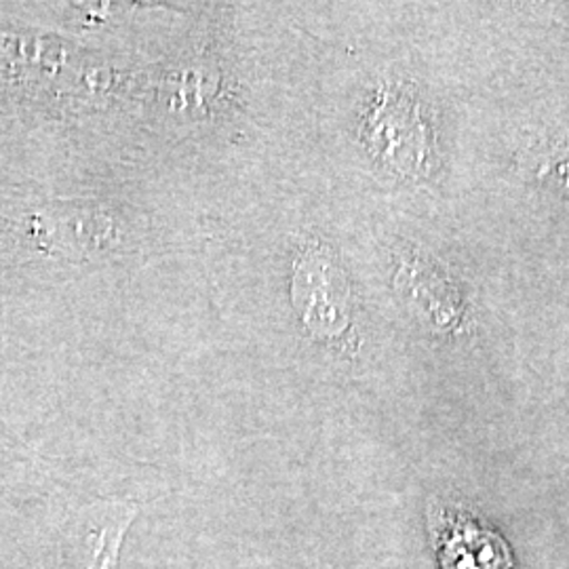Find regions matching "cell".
Listing matches in <instances>:
<instances>
[{
	"mask_svg": "<svg viewBox=\"0 0 569 569\" xmlns=\"http://www.w3.org/2000/svg\"><path fill=\"white\" fill-rule=\"evenodd\" d=\"M140 510L133 500L100 498L72 515L68 569H121L122 547Z\"/></svg>",
	"mask_w": 569,
	"mask_h": 569,
	"instance_id": "6da1fadb",
	"label": "cell"
}]
</instances>
